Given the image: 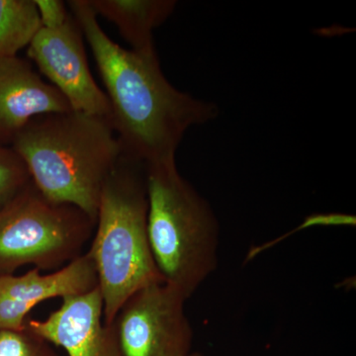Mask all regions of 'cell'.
Instances as JSON below:
<instances>
[{
	"label": "cell",
	"mask_w": 356,
	"mask_h": 356,
	"mask_svg": "<svg viewBox=\"0 0 356 356\" xmlns=\"http://www.w3.org/2000/svg\"><path fill=\"white\" fill-rule=\"evenodd\" d=\"M83 34L72 14L58 28H40L28 56L74 111L110 119L108 98L95 83L86 58ZM110 122V121H109Z\"/></svg>",
	"instance_id": "cell-7"
},
{
	"label": "cell",
	"mask_w": 356,
	"mask_h": 356,
	"mask_svg": "<svg viewBox=\"0 0 356 356\" xmlns=\"http://www.w3.org/2000/svg\"><path fill=\"white\" fill-rule=\"evenodd\" d=\"M53 346L27 327L20 331H0V356H60Z\"/></svg>",
	"instance_id": "cell-14"
},
{
	"label": "cell",
	"mask_w": 356,
	"mask_h": 356,
	"mask_svg": "<svg viewBox=\"0 0 356 356\" xmlns=\"http://www.w3.org/2000/svg\"><path fill=\"white\" fill-rule=\"evenodd\" d=\"M72 110L67 98L46 83L27 60L0 58V145L11 146L36 117Z\"/></svg>",
	"instance_id": "cell-10"
},
{
	"label": "cell",
	"mask_w": 356,
	"mask_h": 356,
	"mask_svg": "<svg viewBox=\"0 0 356 356\" xmlns=\"http://www.w3.org/2000/svg\"><path fill=\"white\" fill-rule=\"evenodd\" d=\"M35 4L38 9L41 27L49 29L60 27L70 16L67 4L60 0H35Z\"/></svg>",
	"instance_id": "cell-15"
},
{
	"label": "cell",
	"mask_w": 356,
	"mask_h": 356,
	"mask_svg": "<svg viewBox=\"0 0 356 356\" xmlns=\"http://www.w3.org/2000/svg\"><path fill=\"white\" fill-rule=\"evenodd\" d=\"M188 356H203V355H201V353H191V355H188Z\"/></svg>",
	"instance_id": "cell-16"
},
{
	"label": "cell",
	"mask_w": 356,
	"mask_h": 356,
	"mask_svg": "<svg viewBox=\"0 0 356 356\" xmlns=\"http://www.w3.org/2000/svg\"><path fill=\"white\" fill-rule=\"evenodd\" d=\"M146 168L147 240L154 264L163 281L189 299L216 270L219 222L175 161Z\"/></svg>",
	"instance_id": "cell-4"
},
{
	"label": "cell",
	"mask_w": 356,
	"mask_h": 356,
	"mask_svg": "<svg viewBox=\"0 0 356 356\" xmlns=\"http://www.w3.org/2000/svg\"><path fill=\"white\" fill-rule=\"evenodd\" d=\"M69 7L106 88L110 124L124 156L146 165L175 163L185 133L217 118V105L175 88L156 53L127 50L112 41L88 0H72Z\"/></svg>",
	"instance_id": "cell-1"
},
{
	"label": "cell",
	"mask_w": 356,
	"mask_h": 356,
	"mask_svg": "<svg viewBox=\"0 0 356 356\" xmlns=\"http://www.w3.org/2000/svg\"><path fill=\"white\" fill-rule=\"evenodd\" d=\"M96 15L116 26L131 50L156 53L153 32L177 7L175 0H88Z\"/></svg>",
	"instance_id": "cell-11"
},
{
	"label": "cell",
	"mask_w": 356,
	"mask_h": 356,
	"mask_svg": "<svg viewBox=\"0 0 356 356\" xmlns=\"http://www.w3.org/2000/svg\"><path fill=\"white\" fill-rule=\"evenodd\" d=\"M95 222L76 206L51 202L30 182L0 210V276L29 264L62 268L83 254Z\"/></svg>",
	"instance_id": "cell-5"
},
{
	"label": "cell",
	"mask_w": 356,
	"mask_h": 356,
	"mask_svg": "<svg viewBox=\"0 0 356 356\" xmlns=\"http://www.w3.org/2000/svg\"><path fill=\"white\" fill-rule=\"evenodd\" d=\"M40 28L35 0H0V58L17 57Z\"/></svg>",
	"instance_id": "cell-12"
},
{
	"label": "cell",
	"mask_w": 356,
	"mask_h": 356,
	"mask_svg": "<svg viewBox=\"0 0 356 356\" xmlns=\"http://www.w3.org/2000/svg\"><path fill=\"white\" fill-rule=\"evenodd\" d=\"M26 327L69 356H122L113 329L103 318L99 287L63 299L48 318H28Z\"/></svg>",
	"instance_id": "cell-9"
},
{
	"label": "cell",
	"mask_w": 356,
	"mask_h": 356,
	"mask_svg": "<svg viewBox=\"0 0 356 356\" xmlns=\"http://www.w3.org/2000/svg\"><path fill=\"white\" fill-rule=\"evenodd\" d=\"M29 170L11 147L0 145V210L31 182Z\"/></svg>",
	"instance_id": "cell-13"
},
{
	"label": "cell",
	"mask_w": 356,
	"mask_h": 356,
	"mask_svg": "<svg viewBox=\"0 0 356 356\" xmlns=\"http://www.w3.org/2000/svg\"><path fill=\"white\" fill-rule=\"evenodd\" d=\"M10 147L44 197L76 206L96 222L103 187L123 154L108 119L74 110L41 115Z\"/></svg>",
	"instance_id": "cell-2"
},
{
	"label": "cell",
	"mask_w": 356,
	"mask_h": 356,
	"mask_svg": "<svg viewBox=\"0 0 356 356\" xmlns=\"http://www.w3.org/2000/svg\"><path fill=\"white\" fill-rule=\"evenodd\" d=\"M147 208L146 165L122 154L103 187L95 236L86 252L97 273L106 325L134 293L165 282L147 240Z\"/></svg>",
	"instance_id": "cell-3"
},
{
	"label": "cell",
	"mask_w": 356,
	"mask_h": 356,
	"mask_svg": "<svg viewBox=\"0 0 356 356\" xmlns=\"http://www.w3.org/2000/svg\"><path fill=\"white\" fill-rule=\"evenodd\" d=\"M187 297L165 282L131 295L111 325L122 356H188L193 330L185 314Z\"/></svg>",
	"instance_id": "cell-6"
},
{
	"label": "cell",
	"mask_w": 356,
	"mask_h": 356,
	"mask_svg": "<svg viewBox=\"0 0 356 356\" xmlns=\"http://www.w3.org/2000/svg\"><path fill=\"white\" fill-rule=\"evenodd\" d=\"M98 287L95 264L86 252L55 273L38 268L23 275L0 276V331H20L28 315L41 302L79 296Z\"/></svg>",
	"instance_id": "cell-8"
}]
</instances>
